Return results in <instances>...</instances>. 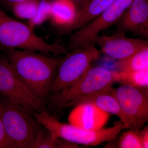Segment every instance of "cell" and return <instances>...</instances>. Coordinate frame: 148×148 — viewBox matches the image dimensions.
Returning a JSON list of instances; mask_svg holds the SVG:
<instances>
[{"instance_id":"14","label":"cell","mask_w":148,"mask_h":148,"mask_svg":"<svg viewBox=\"0 0 148 148\" xmlns=\"http://www.w3.org/2000/svg\"><path fill=\"white\" fill-rule=\"evenodd\" d=\"M51 6L49 19L53 26L62 32L75 18L76 12L75 6L71 0H53Z\"/></svg>"},{"instance_id":"12","label":"cell","mask_w":148,"mask_h":148,"mask_svg":"<svg viewBox=\"0 0 148 148\" xmlns=\"http://www.w3.org/2000/svg\"><path fill=\"white\" fill-rule=\"evenodd\" d=\"M84 104L92 105L103 112L116 116L127 125L129 129L130 126L129 120L122 111L112 86L81 99L75 107Z\"/></svg>"},{"instance_id":"20","label":"cell","mask_w":148,"mask_h":148,"mask_svg":"<svg viewBox=\"0 0 148 148\" xmlns=\"http://www.w3.org/2000/svg\"><path fill=\"white\" fill-rule=\"evenodd\" d=\"M140 131L130 130L123 132L117 142V148H143L139 135Z\"/></svg>"},{"instance_id":"22","label":"cell","mask_w":148,"mask_h":148,"mask_svg":"<svg viewBox=\"0 0 148 148\" xmlns=\"http://www.w3.org/2000/svg\"><path fill=\"white\" fill-rule=\"evenodd\" d=\"M140 141L143 148H148V127L146 126L139 132Z\"/></svg>"},{"instance_id":"7","label":"cell","mask_w":148,"mask_h":148,"mask_svg":"<svg viewBox=\"0 0 148 148\" xmlns=\"http://www.w3.org/2000/svg\"><path fill=\"white\" fill-rule=\"evenodd\" d=\"M133 0H114L106 10L87 25L71 34L66 48L68 52L95 43L102 31L116 24Z\"/></svg>"},{"instance_id":"2","label":"cell","mask_w":148,"mask_h":148,"mask_svg":"<svg viewBox=\"0 0 148 148\" xmlns=\"http://www.w3.org/2000/svg\"><path fill=\"white\" fill-rule=\"evenodd\" d=\"M122 78V73L100 66L89 67L76 82L60 92L49 95L45 102L47 108L60 110L75 107L81 99L92 95L116 83Z\"/></svg>"},{"instance_id":"17","label":"cell","mask_w":148,"mask_h":148,"mask_svg":"<svg viewBox=\"0 0 148 148\" xmlns=\"http://www.w3.org/2000/svg\"><path fill=\"white\" fill-rule=\"evenodd\" d=\"M40 0H28L17 3L11 7L12 12L16 17L29 20L36 13Z\"/></svg>"},{"instance_id":"23","label":"cell","mask_w":148,"mask_h":148,"mask_svg":"<svg viewBox=\"0 0 148 148\" xmlns=\"http://www.w3.org/2000/svg\"><path fill=\"white\" fill-rule=\"evenodd\" d=\"M75 8L76 14L84 8L91 0H71Z\"/></svg>"},{"instance_id":"16","label":"cell","mask_w":148,"mask_h":148,"mask_svg":"<svg viewBox=\"0 0 148 148\" xmlns=\"http://www.w3.org/2000/svg\"><path fill=\"white\" fill-rule=\"evenodd\" d=\"M119 71L122 73L138 71L148 69V47L123 60L118 61Z\"/></svg>"},{"instance_id":"4","label":"cell","mask_w":148,"mask_h":148,"mask_svg":"<svg viewBox=\"0 0 148 148\" xmlns=\"http://www.w3.org/2000/svg\"><path fill=\"white\" fill-rule=\"evenodd\" d=\"M29 25L11 18L0 9V46L6 50L20 49L66 55V48L56 41L47 42Z\"/></svg>"},{"instance_id":"11","label":"cell","mask_w":148,"mask_h":148,"mask_svg":"<svg viewBox=\"0 0 148 148\" xmlns=\"http://www.w3.org/2000/svg\"><path fill=\"white\" fill-rule=\"evenodd\" d=\"M117 33L148 37V0H133L116 23Z\"/></svg>"},{"instance_id":"18","label":"cell","mask_w":148,"mask_h":148,"mask_svg":"<svg viewBox=\"0 0 148 148\" xmlns=\"http://www.w3.org/2000/svg\"><path fill=\"white\" fill-rule=\"evenodd\" d=\"M119 83L139 87H148V69L138 71L122 73Z\"/></svg>"},{"instance_id":"1","label":"cell","mask_w":148,"mask_h":148,"mask_svg":"<svg viewBox=\"0 0 148 148\" xmlns=\"http://www.w3.org/2000/svg\"><path fill=\"white\" fill-rule=\"evenodd\" d=\"M6 57L18 77L38 99L45 103L62 58H52L34 51L6 50Z\"/></svg>"},{"instance_id":"8","label":"cell","mask_w":148,"mask_h":148,"mask_svg":"<svg viewBox=\"0 0 148 148\" xmlns=\"http://www.w3.org/2000/svg\"><path fill=\"white\" fill-rule=\"evenodd\" d=\"M0 92L27 110H47L45 103L36 97L18 77L6 56L0 57Z\"/></svg>"},{"instance_id":"19","label":"cell","mask_w":148,"mask_h":148,"mask_svg":"<svg viewBox=\"0 0 148 148\" xmlns=\"http://www.w3.org/2000/svg\"><path fill=\"white\" fill-rule=\"evenodd\" d=\"M51 10V1L40 0L36 13L33 18L29 20L28 25L33 29L41 25L50 18Z\"/></svg>"},{"instance_id":"21","label":"cell","mask_w":148,"mask_h":148,"mask_svg":"<svg viewBox=\"0 0 148 148\" xmlns=\"http://www.w3.org/2000/svg\"><path fill=\"white\" fill-rule=\"evenodd\" d=\"M0 148H14L6 132L0 115Z\"/></svg>"},{"instance_id":"24","label":"cell","mask_w":148,"mask_h":148,"mask_svg":"<svg viewBox=\"0 0 148 148\" xmlns=\"http://www.w3.org/2000/svg\"><path fill=\"white\" fill-rule=\"evenodd\" d=\"M27 1L28 0H0V2L5 5L9 6L11 7L12 6L17 3Z\"/></svg>"},{"instance_id":"3","label":"cell","mask_w":148,"mask_h":148,"mask_svg":"<svg viewBox=\"0 0 148 148\" xmlns=\"http://www.w3.org/2000/svg\"><path fill=\"white\" fill-rule=\"evenodd\" d=\"M29 112L53 137L62 138L79 145L95 146L113 141L122 130L128 128L127 125L120 120L108 128L88 129L61 122L47 110L40 112L30 110Z\"/></svg>"},{"instance_id":"6","label":"cell","mask_w":148,"mask_h":148,"mask_svg":"<svg viewBox=\"0 0 148 148\" xmlns=\"http://www.w3.org/2000/svg\"><path fill=\"white\" fill-rule=\"evenodd\" d=\"M101 56V51L95 47V43L68 52L59 63L49 95L73 85L82 76L92 62Z\"/></svg>"},{"instance_id":"15","label":"cell","mask_w":148,"mask_h":148,"mask_svg":"<svg viewBox=\"0 0 148 148\" xmlns=\"http://www.w3.org/2000/svg\"><path fill=\"white\" fill-rule=\"evenodd\" d=\"M79 145L53 137L45 127L38 123L32 148H80Z\"/></svg>"},{"instance_id":"10","label":"cell","mask_w":148,"mask_h":148,"mask_svg":"<svg viewBox=\"0 0 148 148\" xmlns=\"http://www.w3.org/2000/svg\"><path fill=\"white\" fill-rule=\"evenodd\" d=\"M94 42L103 53L118 61L148 47V40L127 38L122 33H117L110 36L99 35L95 37Z\"/></svg>"},{"instance_id":"13","label":"cell","mask_w":148,"mask_h":148,"mask_svg":"<svg viewBox=\"0 0 148 148\" xmlns=\"http://www.w3.org/2000/svg\"><path fill=\"white\" fill-rule=\"evenodd\" d=\"M114 0H91L87 5L76 14L73 21L63 31L70 34L87 25L99 16Z\"/></svg>"},{"instance_id":"9","label":"cell","mask_w":148,"mask_h":148,"mask_svg":"<svg viewBox=\"0 0 148 148\" xmlns=\"http://www.w3.org/2000/svg\"><path fill=\"white\" fill-rule=\"evenodd\" d=\"M113 90L122 111L129 120V129L140 131L148 121V87L122 84Z\"/></svg>"},{"instance_id":"5","label":"cell","mask_w":148,"mask_h":148,"mask_svg":"<svg viewBox=\"0 0 148 148\" xmlns=\"http://www.w3.org/2000/svg\"><path fill=\"white\" fill-rule=\"evenodd\" d=\"M0 115L14 148H32L39 123L29 111L2 95Z\"/></svg>"}]
</instances>
